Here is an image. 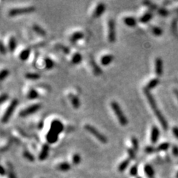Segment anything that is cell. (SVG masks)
<instances>
[{"instance_id": "cell-37", "label": "cell", "mask_w": 178, "mask_h": 178, "mask_svg": "<svg viewBox=\"0 0 178 178\" xmlns=\"http://www.w3.org/2000/svg\"><path fill=\"white\" fill-rule=\"evenodd\" d=\"M9 74H10V71L7 69H2L1 71V74H0V79L1 81H3L4 79H5L8 76Z\"/></svg>"}, {"instance_id": "cell-1", "label": "cell", "mask_w": 178, "mask_h": 178, "mask_svg": "<svg viewBox=\"0 0 178 178\" xmlns=\"http://www.w3.org/2000/svg\"><path fill=\"white\" fill-rule=\"evenodd\" d=\"M111 107L112 110L114 111L115 115H116L117 117V120L119 123H120V125L123 126H127V117H126V116L124 114V113H123V110H122L121 108H120V105H119L116 101H112V102H111Z\"/></svg>"}, {"instance_id": "cell-38", "label": "cell", "mask_w": 178, "mask_h": 178, "mask_svg": "<svg viewBox=\"0 0 178 178\" xmlns=\"http://www.w3.org/2000/svg\"><path fill=\"white\" fill-rule=\"evenodd\" d=\"M72 162L74 165H78L81 162V157L79 154H74L72 157Z\"/></svg>"}, {"instance_id": "cell-26", "label": "cell", "mask_w": 178, "mask_h": 178, "mask_svg": "<svg viewBox=\"0 0 178 178\" xmlns=\"http://www.w3.org/2000/svg\"><path fill=\"white\" fill-rule=\"evenodd\" d=\"M71 166L69 163H67V162H62V163H60L58 164L57 166V168L59 171H67L68 170L71 169Z\"/></svg>"}, {"instance_id": "cell-32", "label": "cell", "mask_w": 178, "mask_h": 178, "mask_svg": "<svg viewBox=\"0 0 178 178\" xmlns=\"http://www.w3.org/2000/svg\"><path fill=\"white\" fill-rule=\"evenodd\" d=\"M25 78L30 80H37L40 78V75L37 73H27L25 74Z\"/></svg>"}, {"instance_id": "cell-11", "label": "cell", "mask_w": 178, "mask_h": 178, "mask_svg": "<svg viewBox=\"0 0 178 178\" xmlns=\"http://www.w3.org/2000/svg\"><path fill=\"white\" fill-rule=\"evenodd\" d=\"M154 70H155V74L157 76H160L163 74V62L161 58L157 57L155 59L154 62Z\"/></svg>"}, {"instance_id": "cell-47", "label": "cell", "mask_w": 178, "mask_h": 178, "mask_svg": "<svg viewBox=\"0 0 178 178\" xmlns=\"http://www.w3.org/2000/svg\"><path fill=\"white\" fill-rule=\"evenodd\" d=\"M172 153L175 157H178V147H177L176 146H173Z\"/></svg>"}, {"instance_id": "cell-12", "label": "cell", "mask_w": 178, "mask_h": 178, "mask_svg": "<svg viewBox=\"0 0 178 178\" xmlns=\"http://www.w3.org/2000/svg\"><path fill=\"white\" fill-rule=\"evenodd\" d=\"M159 137H160V130L158 127L156 126H153L151 131V142L152 144H156L157 143Z\"/></svg>"}, {"instance_id": "cell-20", "label": "cell", "mask_w": 178, "mask_h": 178, "mask_svg": "<svg viewBox=\"0 0 178 178\" xmlns=\"http://www.w3.org/2000/svg\"><path fill=\"white\" fill-rule=\"evenodd\" d=\"M90 65H91V68H92V69H93V74H94L95 75H96V76H99V75H100L101 74H102V69H101L100 67H99V65L96 64V62H95L93 59H90Z\"/></svg>"}, {"instance_id": "cell-4", "label": "cell", "mask_w": 178, "mask_h": 178, "mask_svg": "<svg viewBox=\"0 0 178 178\" xmlns=\"http://www.w3.org/2000/svg\"><path fill=\"white\" fill-rule=\"evenodd\" d=\"M35 10V7L34 6H29V7H14L11 8L8 12V15L10 16H15L28 14L31 13Z\"/></svg>"}, {"instance_id": "cell-51", "label": "cell", "mask_w": 178, "mask_h": 178, "mask_svg": "<svg viewBox=\"0 0 178 178\" xmlns=\"http://www.w3.org/2000/svg\"><path fill=\"white\" fill-rule=\"evenodd\" d=\"M137 178H141V177H137Z\"/></svg>"}, {"instance_id": "cell-49", "label": "cell", "mask_w": 178, "mask_h": 178, "mask_svg": "<svg viewBox=\"0 0 178 178\" xmlns=\"http://www.w3.org/2000/svg\"><path fill=\"white\" fill-rule=\"evenodd\" d=\"M174 95H175L176 97H177V99H178V90H177V89H174Z\"/></svg>"}, {"instance_id": "cell-45", "label": "cell", "mask_w": 178, "mask_h": 178, "mask_svg": "<svg viewBox=\"0 0 178 178\" xmlns=\"http://www.w3.org/2000/svg\"><path fill=\"white\" fill-rule=\"evenodd\" d=\"M59 48H60V49L63 51L64 54H69L70 51H69V48H68V47L63 46V45H59Z\"/></svg>"}, {"instance_id": "cell-10", "label": "cell", "mask_w": 178, "mask_h": 178, "mask_svg": "<svg viewBox=\"0 0 178 178\" xmlns=\"http://www.w3.org/2000/svg\"><path fill=\"white\" fill-rule=\"evenodd\" d=\"M45 138H46V140L48 144H54V143H56L58 141L59 134L51 130V129H49V131H48V132L46 134Z\"/></svg>"}, {"instance_id": "cell-50", "label": "cell", "mask_w": 178, "mask_h": 178, "mask_svg": "<svg viewBox=\"0 0 178 178\" xmlns=\"http://www.w3.org/2000/svg\"><path fill=\"white\" fill-rule=\"evenodd\" d=\"M176 177H177V178H178V171H177V174H176Z\"/></svg>"}, {"instance_id": "cell-39", "label": "cell", "mask_w": 178, "mask_h": 178, "mask_svg": "<svg viewBox=\"0 0 178 178\" xmlns=\"http://www.w3.org/2000/svg\"><path fill=\"white\" fill-rule=\"evenodd\" d=\"M128 154H129V159L131 160H134L136 158V151H134L132 148H129L127 150Z\"/></svg>"}, {"instance_id": "cell-18", "label": "cell", "mask_w": 178, "mask_h": 178, "mask_svg": "<svg viewBox=\"0 0 178 178\" xmlns=\"http://www.w3.org/2000/svg\"><path fill=\"white\" fill-rule=\"evenodd\" d=\"M69 97L70 99H71V102L73 107H74L75 109L79 108V106H80V101H79V97H78L77 96H76V95L73 94V93H70Z\"/></svg>"}, {"instance_id": "cell-22", "label": "cell", "mask_w": 178, "mask_h": 178, "mask_svg": "<svg viewBox=\"0 0 178 178\" xmlns=\"http://www.w3.org/2000/svg\"><path fill=\"white\" fill-rule=\"evenodd\" d=\"M32 28L34 30V31L35 33H37L38 35L41 36V37H45L46 35V32L41 26H40L37 24H34V25L32 26Z\"/></svg>"}, {"instance_id": "cell-2", "label": "cell", "mask_w": 178, "mask_h": 178, "mask_svg": "<svg viewBox=\"0 0 178 178\" xmlns=\"http://www.w3.org/2000/svg\"><path fill=\"white\" fill-rule=\"evenodd\" d=\"M84 129H85L87 132H89V133L91 134L93 137H96V138L97 139L99 142H101L102 143H104V144L107 143V142H108L107 137H106L103 134L100 133V132H99V131L96 129V128H94L93 126H92L91 125H89V124L85 125V126H84Z\"/></svg>"}, {"instance_id": "cell-33", "label": "cell", "mask_w": 178, "mask_h": 178, "mask_svg": "<svg viewBox=\"0 0 178 178\" xmlns=\"http://www.w3.org/2000/svg\"><path fill=\"white\" fill-rule=\"evenodd\" d=\"M170 147V144L168 143V142H164V143H161V144L159 145L157 148V151H167Z\"/></svg>"}, {"instance_id": "cell-25", "label": "cell", "mask_w": 178, "mask_h": 178, "mask_svg": "<svg viewBox=\"0 0 178 178\" xmlns=\"http://www.w3.org/2000/svg\"><path fill=\"white\" fill-rule=\"evenodd\" d=\"M130 160L131 159L127 158V159H126V160H123V161H122L118 166V171H120V172H123V171H124L125 170L128 168V166L129 165V163H130Z\"/></svg>"}, {"instance_id": "cell-16", "label": "cell", "mask_w": 178, "mask_h": 178, "mask_svg": "<svg viewBox=\"0 0 178 178\" xmlns=\"http://www.w3.org/2000/svg\"><path fill=\"white\" fill-rule=\"evenodd\" d=\"M83 37V33L81 32V31H75L74 33H73V34H71V37H70V41H71V43H75L77 41H79V40H82Z\"/></svg>"}, {"instance_id": "cell-19", "label": "cell", "mask_w": 178, "mask_h": 178, "mask_svg": "<svg viewBox=\"0 0 178 178\" xmlns=\"http://www.w3.org/2000/svg\"><path fill=\"white\" fill-rule=\"evenodd\" d=\"M152 17H153L152 13L150 11H148L140 17V19H139V21H140L141 23L145 24V23H147V22H148L151 21V19H152Z\"/></svg>"}, {"instance_id": "cell-17", "label": "cell", "mask_w": 178, "mask_h": 178, "mask_svg": "<svg viewBox=\"0 0 178 178\" xmlns=\"http://www.w3.org/2000/svg\"><path fill=\"white\" fill-rule=\"evenodd\" d=\"M159 83H160V79H159L158 78H154V79H151V80L148 82L146 86L145 87V89L151 90L152 88L157 87V85H159Z\"/></svg>"}, {"instance_id": "cell-9", "label": "cell", "mask_w": 178, "mask_h": 178, "mask_svg": "<svg viewBox=\"0 0 178 178\" xmlns=\"http://www.w3.org/2000/svg\"><path fill=\"white\" fill-rule=\"evenodd\" d=\"M106 5L103 2H99L98 3L97 5L95 7L93 13V18H98V17L101 16L104 13V12L105 11Z\"/></svg>"}, {"instance_id": "cell-48", "label": "cell", "mask_w": 178, "mask_h": 178, "mask_svg": "<svg viewBox=\"0 0 178 178\" xmlns=\"http://www.w3.org/2000/svg\"><path fill=\"white\" fill-rule=\"evenodd\" d=\"M7 171H6L5 168H4V166H2V165H1V176L5 175L6 173H7Z\"/></svg>"}, {"instance_id": "cell-3", "label": "cell", "mask_w": 178, "mask_h": 178, "mask_svg": "<svg viewBox=\"0 0 178 178\" xmlns=\"http://www.w3.org/2000/svg\"><path fill=\"white\" fill-rule=\"evenodd\" d=\"M19 104V100L17 99H13L11 101L10 105H8L7 108L6 109V111H4V114H3L2 117H1V123H6L8 122V120H10V117L13 115V112H14L16 108L17 105Z\"/></svg>"}, {"instance_id": "cell-15", "label": "cell", "mask_w": 178, "mask_h": 178, "mask_svg": "<svg viewBox=\"0 0 178 178\" xmlns=\"http://www.w3.org/2000/svg\"><path fill=\"white\" fill-rule=\"evenodd\" d=\"M114 56L111 54H105L102 56L100 59V62L103 66H108L114 61Z\"/></svg>"}, {"instance_id": "cell-27", "label": "cell", "mask_w": 178, "mask_h": 178, "mask_svg": "<svg viewBox=\"0 0 178 178\" xmlns=\"http://www.w3.org/2000/svg\"><path fill=\"white\" fill-rule=\"evenodd\" d=\"M28 99H35L39 97V93L37 92V90L34 88H31L28 92L27 94Z\"/></svg>"}, {"instance_id": "cell-42", "label": "cell", "mask_w": 178, "mask_h": 178, "mask_svg": "<svg viewBox=\"0 0 178 178\" xmlns=\"http://www.w3.org/2000/svg\"><path fill=\"white\" fill-rule=\"evenodd\" d=\"M144 4H146L147 5V7H149V8L151 9H157V5L156 4H154V3H152L151 1H144Z\"/></svg>"}, {"instance_id": "cell-41", "label": "cell", "mask_w": 178, "mask_h": 178, "mask_svg": "<svg viewBox=\"0 0 178 178\" xmlns=\"http://www.w3.org/2000/svg\"><path fill=\"white\" fill-rule=\"evenodd\" d=\"M158 13L160 15L163 16H165L168 14V11L166 10V9L163 8V7H161V8L158 9Z\"/></svg>"}, {"instance_id": "cell-24", "label": "cell", "mask_w": 178, "mask_h": 178, "mask_svg": "<svg viewBox=\"0 0 178 178\" xmlns=\"http://www.w3.org/2000/svg\"><path fill=\"white\" fill-rule=\"evenodd\" d=\"M82 60V57L79 53L76 52L74 53L72 55V57H71V62L74 65H78V64L80 63Z\"/></svg>"}, {"instance_id": "cell-5", "label": "cell", "mask_w": 178, "mask_h": 178, "mask_svg": "<svg viewBox=\"0 0 178 178\" xmlns=\"http://www.w3.org/2000/svg\"><path fill=\"white\" fill-rule=\"evenodd\" d=\"M108 40L109 43H114L116 41V28L114 19H109L108 22Z\"/></svg>"}, {"instance_id": "cell-28", "label": "cell", "mask_w": 178, "mask_h": 178, "mask_svg": "<svg viewBox=\"0 0 178 178\" xmlns=\"http://www.w3.org/2000/svg\"><path fill=\"white\" fill-rule=\"evenodd\" d=\"M16 48V40L14 37H11L8 42V49L10 52H13L14 51Z\"/></svg>"}, {"instance_id": "cell-46", "label": "cell", "mask_w": 178, "mask_h": 178, "mask_svg": "<svg viewBox=\"0 0 178 178\" xmlns=\"http://www.w3.org/2000/svg\"><path fill=\"white\" fill-rule=\"evenodd\" d=\"M172 133L174 134V137H175L177 139H178V127H176V126L173 127Z\"/></svg>"}, {"instance_id": "cell-40", "label": "cell", "mask_w": 178, "mask_h": 178, "mask_svg": "<svg viewBox=\"0 0 178 178\" xmlns=\"http://www.w3.org/2000/svg\"><path fill=\"white\" fill-rule=\"evenodd\" d=\"M157 151V148H154L151 146H146V147L145 148V151H146V153H147V154H152V153H154V151Z\"/></svg>"}, {"instance_id": "cell-34", "label": "cell", "mask_w": 178, "mask_h": 178, "mask_svg": "<svg viewBox=\"0 0 178 178\" xmlns=\"http://www.w3.org/2000/svg\"><path fill=\"white\" fill-rule=\"evenodd\" d=\"M151 32L154 35L157 36V37H160L163 34V30L160 28L157 27V26H152L151 27Z\"/></svg>"}, {"instance_id": "cell-43", "label": "cell", "mask_w": 178, "mask_h": 178, "mask_svg": "<svg viewBox=\"0 0 178 178\" xmlns=\"http://www.w3.org/2000/svg\"><path fill=\"white\" fill-rule=\"evenodd\" d=\"M9 96L7 94V93H2V94L1 95V97H0V101H1V103H4V102H6V101L8 99Z\"/></svg>"}, {"instance_id": "cell-36", "label": "cell", "mask_w": 178, "mask_h": 178, "mask_svg": "<svg viewBox=\"0 0 178 178\" xmlns=\"http://www.w3.org/2000/svg\"><path fill=\"white\" fill-rule=\"evenodd\" d=\"M129 174L132 177H136L137 175V174H138V166H137V165H134L133 166L131 167Z\"/></svg>"}, {"instance_id": "cell-14", "label": "cell", "mask_w": 178, "mask_h": 178, "mask_svg": "<svg viewBox=\"0 0 178 178\" xmlns=\"http://www.w3.org/2000/svg\"><path fill=\"white\" fill-rule=\"evenodd\" d=\"M123 22L126 25L131 28L135 27L137 24V19L134 16H125L123 18Z\"/></svg>"}, {"instance_id": "cell-6", "label": "cell", "mask_w": 178, "mask_h": 178, "mask_svg": "<svg viewBox=\"0 0 178 178\" xmlns=\"http://www.w3.org/2000/svg\"><path fill=\"white\" fill-rule=\"evenodd\" d=\"M40 108H41V105L40 103L33 104L31 105L28 106V108H26L23 109L22 111H21L19 112V117H25L29 116V115H31L33 114L36 113L37 111H38Z\"/></svg>"}, {"instance_id": "cell-7", "label": "cell", "mask_w": 178, "mask_h": 178, "mask_svg": "<svg viewBox=\"0 0 178 178\" xmlns=\"http://www.w3.org/2000/svg\"><path fill=\"white\" fill-rule=\"evenodd\" d=\"M153 111H154V114H155L156 117H157V120H158V121L160 122V125H161L162 128L164 129V130H167L168 129V123H167L166 120H165V117L163 116V114L161 113V111H160V110L158 109V108L156 107L152 109Z\"/></svg>"}, {"instance_id": "cell-13", "label": "cell", "mask_w": 178, "mask_h": 178, "mask_svg": "<svg viewBox=\"0 0 178 178\" xmlns=\"http://www.w3.org/2000/svg\"><path fill=\"white\" fill-rule=\"evenodd\" d=\"M50 147L48 143H45L42 147L41 151H40V154H39V160L40 161H43L45 160L47 157H48V154H49Z\"/></svg>"}, {"instance_id": "cell-31", "label": "cell", "mask_w": 178, "mask_h": 178, "mask_svg": "<svg viewBox=\"0 0 178 178\" xmlns=\"http://www.w3.org/2000/svg\"><path fill=\"white\" fill-rule=\"evenodd\" d=\"M7 175H8V178H16L14 173V170H13V165L10 163H7Z\"/></svg>"}, {"instance_id": "cell-30", "label": "cell", "mask_w": 178, "mask_h": 178, "mask_svg": "<svg viewBox=\"0 0 178 178\" xmlns=\"http://www.w3.org/2000/svg\"><path fill=\"white\" fill-rule=\"evenodd\" d=\"M22 156L24 158H25L26 160L29 162H34V160H35V157H34V156L29 151H28V150H25V151H23Z\"/></svg>"}, {"instance_id": "cell-52", "label": "cell", "mask_w": 178, "mask_h": 178, "mask_svg": "<svg viewBox=\"0 0 178 178\" xmlns=\"http://www.w3.org/2000/svg\"><path fill=\"white\" fill-rule=\"evenodd\" d=\"M41 178H43V177H41Z\"/></svg>"}, {"instance_id": "cell-35", "label": "cell", "mask_w": 178, "mask_h": 178, "mask_svg": "<svg viewBox=\"0 0 178 178\" xmlns=\"http://www.w3.org/2000/svg\"><path fill=\"white\" fill-rule=\"evenodd\" d=\"M131 142H132V148H133L135 151H138V148H139L138 140H137L135 137H132V138H131Z\"/></svg>"}, {"instance_id": "cell-23", "label": "cell", "mask_w": 178, "mask_h": 178, "mask_svg": "<svg viewBox=\"0 0 178 178\" xmlns=\"http://www.w3.org/2000/svg\"><path fill=\"white\" fill-rule=\"evenodd\" d=\"M30 54H31V49L30 48H26V49H24L23 51H21L19 57L22 61H26L29 58Z\"/></svg>"}, {"instance_id": "cell-8", "label": "cell", "mask_w": 178, "mask_h": 178, "mask_svg": "<svg viewBox=\"0 0 178 178\" xmlns=\"http://www.w3.org/2000/svg\"><path fill=\"white\" fill-rule=\"evenodd\" d=\"M50 129H51L52 131L55 132L56 133H57L59 135V134L62 133V131L64 130V125L60 120H54L51 122Z\"/></svg>"}, {"instance_id": "cell-44", "label": "cell", "mask_w": 178, "mask_h": 178, "mask_svg": "<svg viewBox=\"0 0 178 178\" xmlns=\"http://www.w3.org/2000/svg\"><path fill=\"white\" fill-rule=\"evenodd\" d=\"M0 51H1V54H3V55L5 54L6 52H7V48H5L2 42H1V45H0Z\"/></svg>"}, {"instance_id": "cell-29", "label": "cell", "mask_w": 178, "mask_h": 178, "mask_svg": "<svg viewBox=\"0 0 178 178\" xmlns=\"http://www.w3.org/2000/svg\"><path fill=\"white\" fill-rule=\"evenodd\" d=\"M44 62L46 69L51 70L54 67V62L50 57H45L44 59Z\"/></svg>"}, {"instance_id": "cell-21", "label": "cell", "mask_w": 178, "mask_h": 178, "mask_svg": "<svg viewBox=\"0 0 178 178\" xmlns=\"http://www.w3.org/2000/svg\"><path fill=\"white\" fill-rule=\"evenodd\" d=\"M144 171L146 176L148 178H154V170L153 167L149 164H146L144 166Z\"/></svg>"}]
</instances>
